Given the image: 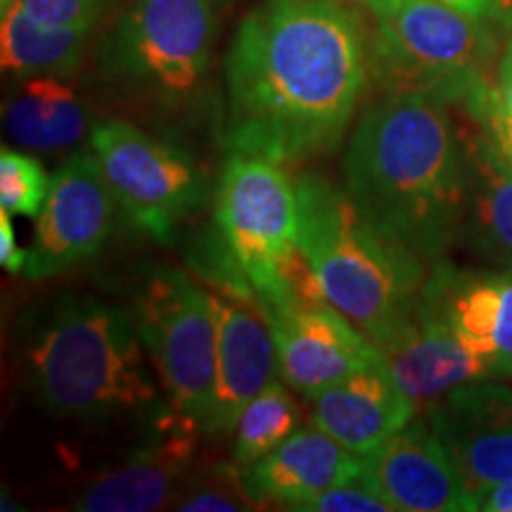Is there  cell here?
Returning <instances> with one entry per match:
<instances>
[{
    "mask_svg": "<svg viewBox=\"0 0 512 512\" xmlns=\"http://www.w3.org/2000/svg\"><path fill=\"white\" fill-rule=\"evenodd\" d=\"M290 389L283 377H275L247 403L233 430L235 441L230 451L233 465L247 467L256 463L302 427V406Z\"/></svg>",
    "mask_w": 512,
    "mask_h": 512,
    "instance_id": "obj_23",
    "label": "cell"
},
{
    "mask_svg": "<svg viewBox=\"0 0 512 512\" xmlns=\"http://www.w3.org/2000/svg\"><path fill=\"white\" fill-rule=\"evenodd\" d=\"M494 53V36L484 19L444 0H401L377 17L368 64L384 93L432 95L467 110L491 88L486 67Z\"/></svg>",
    "mask_w": 512,
    "mask_h": 512,
    "instance_id": "obj_5",
    "label": "cell"
},
{
    "mask_svg": "<svg viewBox=\"0 0 512 512\" xmlns=\"http://www.w3.org/2000/svg\"><path fill=\"white\" fill-rule=\"evenodd\" d=\"M17 3L43 27L95 31L112 0H17Z\"/></svg>",
    "mask_w": 512,
    "mask_h": 512,
    "instance_id": "obj_26",
    "label": "cell"
},
{
    "mask_svg": "<svg viewBox=\"0 0 512 512\" xmlns=\"http://www.w3.org/2000/svg\"><path fill=\"white\" fill-rule=\"evenodd\" d=\"M3 128L27 152H67L91 138L93 112L60 76L17 79L3 100Z\"/></svg>",
    "mask_w": 512,
    "mask_h": 512,
    "instance_id": "obj_20",
    "label": "cell"
},
{
    "mask_svg": "<svg viewBox=\"0 0 512 512\" xmlns=\"http://www.w3.org/2000/svg\"><path fill=\"white\" fill-rule=\"evenodd\" d=\"M420 299L482 358L494 380L512 377V271H465L437 261Z\"/></svg>",
    "mask_w": 512,
    "mask_h": 512,
    "instance_id": "obj_15",
    "label": "cell"
},
{
    "mask_svg": "<svg viewBox=\"0 0 512 512\" xmlns=\"http://www.w3.org/2000/svg\"><path fill=\"white\" fill-rule=\"evenodd\" d=\"M344 188L382 235L427 264L446 261L463 240L467 162L446 102L384 93L351 133Z\"/></svg>",
    "mask_w": 512,
    "mask_h": 512,
    "instance_id": "obj_2",
    "label": "cell"
},
{
    "mask_svg": "<svg viewBox=\"0 0 512 512\" xmlns=\"http://www.w3.org/2000/svg\"><path fill=\"white\" fill-rule=\"evenodd\" d=\"M278 349L280 377L306 401L382 354L335 306H292L266 313Z\"/></svg>",
    "mask_w": 512,
    "mask_h": 512,
    "instance_id": "obj_13",
    "label": "cell"
},
{
    "mask_svg": "<svg viewBox=\"0 0 512 512\" xmlns=\"http://www.w3.org/2000/svg\"><path fill=\"white\" fill-rule=\"evenodd\" d=\"M176 510L183 512H233L254 508L249 503L240 484V467L223 463L214 472H202L197 477H188L176 496Z\"/></svg>",
    "mask_w": 512,
    "mask_h": 512,
    "instance_id": "obj_25",
    "label": "cell"
},
{
    "mask_svg": "<svg viewBox=\"0 0 512 512\" xmlns=\"http://www.w3.org/2000/svg\"><path fill=\"white\" fill-rule=\"evenodd\" d=\"M27 249L17 245L15 226H12V216L0 211V264L10 273H24L27 266Z\"/></svg>",
    "mask_w": 512,
    "mask_h": 512,
    "instance_id": "obj_29",
    "label": "cell"
},
{
    "mask_svg": "<svg viewBox=\"0 0 512 512\" xmlns=\"http://www.w3.org/2000/svg\"><path fill=\"white\" fill-rule=\"evenodd\" d=\"M15 3L17 0H0V15H3V12H8Z\"/></svg>",
    "mask_w": 512,
    "mask_h": 512,
    "instance_id": "obj_35",
    "label": "cell"
},
{
    "mask_svg": "<svg viewBox=\"0 0 512 512\" xmlns=\"http://www.w3.org/2000/svg\"><path fill=\"white\" fill-rule=\"evenodd\" d=\"M128 311L169 408L200 427L216 373V316L209 290L181 268L159 266L140 280Z\"/></svg>",
    "mask_w": 512,
    "mask_h": 512,
    "instance_id": "obj_7",
    "label": "cell"
},
{
    "mask_svg": "<svg viewBox=\"0 0 512 512\" xmlns=\"http://www.w3.org/2000/svg\"><path fill=\"white\" fill-rule=\"evenodd\" d=\"M467 112L472 114V119H475L477 124H482L486 131L491 133V138L496 140V145L501 147V152L512 164V119L496 102L494 86H491L477 102H472V105L467 107Z\"/></svg>",
    "mask_w": 512,
    "mask_h": 512,
    "instance_id": "obj_28",
    "label": "cell"
},
{
    "mask_svg": "<svg viewBox=\"0 0 512 512\" xmlns=\"http://www.w3.org/2000/svg\"><path fill=\"white\" fill-rule=\"evenodd\" d=\"M361 475L363 458L311 422L268 456L240 467V484L252 505L273 503L294 510L320 491Z\"/></svg>",
    "mask_w": 512,
    "mask_h": 512,
    "instance_id": "obj_19",
    "label": "cell"
},
{
    "mask_svg": "<svg viewBox=\"0 0 512 512\" xmlns=\"http://www.w3.org/2000/svg\"><path fill=\"white\" fill-rule=\"evenodd\" d=\"M444 3L477 19L496 17V0H444Z\"/></svg>",
    "mask_w": 512,
    "mask_h": 512,
    "instance_id": "obj_32",
    "label": "cell"
},
{
    "mask_svg": "<svg viewBox=\"0 0 512 512\" xmlns=\"http://www.w3.org/2000/svg\"><path fill=\"white\" fill-rule=\"evenodd\" d=\"M463 240L494 268L512 271V164L482 126L465 140Z\"/></svg>",
    "mask_w": 512,
    "mask_h": 512,
    "instance_id": "obj_21",
    "label": "cell"
},
{
    "mask_svg": "<svg viewBox=\"0 0 512 512\" xmlns=\"http://www.w3.org/2000/svg\"><path fill=\"white\" fill-rule=\"evenodd\" d=\"M496 15L512 19V0H496Z\"/></svg>",
    "mask_w": 512,
    "mask_h": 512,
    "instance_id": "obj_34",
    "label": "cell"
},
{
    "mask_svg": "<svg viewBox=\"0 0 512 512\" xmlns=\"http://www.w3.org/2000/svg\"><path fill=\"white\" fill-rule=\"evenodd\" d=\"M209 297L216 316V373L200 430L207 437H226L235 430L247 403L280 377L278 349L271 323L254 294L211 287Z\"/></svg>",
    "mask_w": 512,
    "mask_h": 512,
    "instance_id": "obj_11",
    "label": "cell"
},
{
    "mask_svg": "<svg viewBox=\"0 0 512 512\" xmlns=\"http://www.w3.org/2000/svg\"><path fill=\"white\" fill-rule=\"evenodd\" d=\"M361 477L392 503L394 512L477 510V498L467 491L427 415L363 456Z\"/></svg>",
    "mask_w": 512,
    "mask_h": 512,
    "instance_id": "obj_14",
    "label": "cell"
},
{
    "mask_svg": "<svg viewBox=\"0 0 512 512\" xmlns=\"http://www.w3.org/2000/svg\"><path fill=\"white\" fill-rule=\"evenodd\" d=\"M223 145L297 164L335 152L368 91L361 22L337 0H261L223 62Z\"/></svg>",
    "mask_w": 512,
    "mask_h": 512,
    "instance_id": "obj_1",
    "label": "cell"
},
{
    "mask_svg": "<svg viewBox=\"0 0 512 512\" xmlns=\"http://www.w3.org/2000/svg\"><path fill=\"white\" fill-rule=\"evenodd\" d=\"M93 31L43 27L15 3L0 15V64L12 79L72 76L81 67Z\"/></svg>",
    "mask_w": 512,
    "mask_h": 512,
    "instance_id": "obj_22",
    "label": "cell"
},
{
    "mask_svg": "<svg viewBox=\"0 0 512 512\" xmlns=\"http://www.w3.org/2000/svg\"><path fill=\"white\" fill-rule=\"evenodd\" d=\"M494 95L498 105H501V110L512 119V43H508L501 62H498Z\"/></svg>",
    "mask_w": 512,
    "mask_h": 512,
    "instance_id": "obj_30",
    "label": "cell"
},
{
    "mask_svg": "<svg viewBox=\"0 0 512 512\" xmlns=\"http://www.w3.org/2000/svg\"><path fill=\"white\" fill-rule=\"evenodd\" d=\"M432 430L472 496L512 479V389L498 380L460 384L427 411Z\"/></svg>",
    "mask_w": 512,
    "mask_h": 512,
    "instance_id": "obj_12",
    "label": "cell"
},
{
    "mask_svg": "<svg viewBox=\"0 0 512 512\" xmlns=\"http://www.w3.org/2000/svg\"><path fill=\"white\" fill-rule=\"evenodd\" d=\"M354 3L361 5V8L370 10L375 17H382V15H387L389 10H394L401 0H354Z\"/></svg>",
    "mask_w": 512,
    "mask_h": 512,
    "instance_id": "obj_33",
    "label": "cell"
},
{
    "mask_svg": "<svg viewBox=\"0 0 512 512\" xmlns=\"http://www.w3.org/2000/svg\"><path fill=\"white\" fill-rule=\"evenodd\" d=\"M88 147L128 223L145 238L171 245L178 230L209 200L202 166L124 119L95 121Z\"/></svg>",
    "mask_w": 512,
    "mask_h": 512,
    "instance_id": "obj_9",
    "label": "cell"
},
{
    "mask_svg": "<svg viewBox=\"0 0 512 512\" xmlns=\"http://www.w3.org/2000/svg\"><path fill=\"white\" fill-rule=\"evenodd\" d=\"M128 309L62 292L24 316L19 356L29 392L57 418L157 420L162 403Z\"/></svg>",
    "mask_w": 512,
    "mask_h": 512,
    "instance_id": "obj_3",
    "label": "cell"
},
{
    "mask_svg": "<svg viewBox=\"0 0 512 512\" xmlns=\"http://www.w3.org/2000/svg\"><path fill=\"white\" fill-rule=\"evenodd\" d=\"M297 200V242L330 306L380 347L415 311L430 273L427 261L382 235L356 209L347 188L325 176H299Z\"/></svg>",
    "mask_w": 512,
    "mask_h": 512,
    "instance_id": "obj_4",
    "label": "cell"
},
{
    "mask_svg": "<svg viewBox=\"0 0 512 512\" xmlns=\"http://www.w3.org/2000/svg\"><path fill=\"white\" fill-rule=\"evenodd\" d=\"M297 512H394L392 503H387L363 477L349 479L344 484H335L320 491L318 496L297 505Z\"/></svg>",
    "mask_w": 512,
    "mask_h": 512,
    "instance_id": "obj_27",
    "label": "cell"
},
{
    "mask_svg": "<svg viewBox=\"0 0 512 512\" xmlns=\"http://www.w3.org/2000/svg\"><path fill=\"white\" fill-rule=\"evenodd\" d=\"M477 510L484 512H512V479L489 486L477 496Z\"/></svg>",
    "mask_w": 512,
    "mask_h": 512,
    "instance_id": "obj_31",
    "label": "cell"
},
{
    "mask_svg": "<svg viewBox=\"0 0 512 512\" xmlns=\"http://www.w3.org/2000/svg\"><path fill=\"white\" fill-rule=\"evenodd\" d=\"M117 211V200L91 147L74 150L53 174L27 249L24 278L43 283L93 259L110 242Z\"/></svg>",
    "mask_w": 512,
    "mask_h": 512,
    "instance_id": "obj_10",
    "label": "cell"
},
{
    "mask_svg": "<svg viewBox=\"0 0 512 512\" xmlns=\"http://www.w3.org/2000/svg\"><path fill=\"white\" fill-rule=\"evenodd\" d=\"M221 0H133L100 48V69L121 91L183 105L202 91Z\"/></svg>",
    "mask_w": 512,
    "mask_h": 512,
    "instance_id": "obj_6",
    "label": "cell"
},
{
    "mask_svg": "<svg viewBox=\"0 0 512 512\" xmlns=\"http://www.w3.org/2000/svg\"><path fill=\"white\" fill-rule=\"evenodd\" d=\"M157 437L117 470L83 486L72 508L83 512H150L176 501L197 451L195 422L166 408L152 422Z\"/></svg>",
    "mask_w": 512,
    "mask_h": 512,
    "instance_id": "obj_16",
    "label": "cell"
},
{
    "mask_svg": "<svg viewBox=\"0 0 512 512\" xmlns=\"http://www.w3.org/2000/svg\"><path fill=\"white\" fill-rule=\"evenodd\" d=\"M53 174L29 152L3 147L0 150V211L10 216L38 219L48 200Z\"/></svg>",
    "mask_w": 512,
    "mask_h": 512,
    "instance_id": "obj_24",
    "label": "cell"
},
{
    "mask_svg": "<svg viewBox=\"0 0 512 512\" xmlns=\"http://www.w3.org/2000/svg\"><path fill=\"white\" fill-rule=\"evenodd\" d=\"M214 200L216 242L266 309L278 297L280 266L297 247V181L285 164L230 152Z\"/></svg>",
    "mask_w": 512,
    "mask_h": 512,
    "instance_id": "obj_8",
    "label": "cell"
},
{
    "mask_svg": "<svg viewBox=\"0 0 512 512\" xmlns=\"http://www.w3.org/2000/svg\"><path fill=\"white\" fill-rule=\"evenodd\" d=\"M418 411L382 356L309 399L313 425L361 458L411 425Z\"/></svg>",
    "mask_w": 512,
    "mask_h": 512,
    "instance_id": "obj_18",
    "label": "cell"
},
{
    "mask_svg": "<svg viewBox=\"0 0 512 512\" xmlns=\"http://www.w3.org/2000/svg\"><path fill=\"white\" fill-rule=\"evenodd\" d=\"M377 351L418 408L432 406L460 384L494 380L482 358L472 354L451 325L420 297L415 311Z\"/></svg>",
    "mask_w": 512,
    "mask_h": 512,
    "instance_id": "obj_17",
    "label": "cell"
}]
</instances>
